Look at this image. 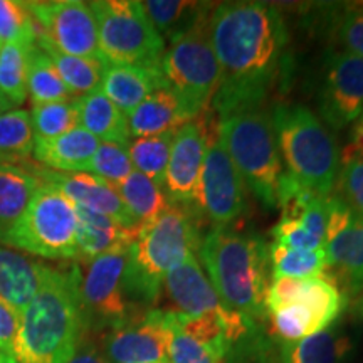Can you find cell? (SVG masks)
I'll list each match as a JSON object with an SVG mask.
<instances>
[{"instance_id":"cell-5","label":"cell","mask_w":363,"mask_h":363,"mask_svg":"<svg viewBox=\"0 0 363 363\" xmlns=\"http://www.w3.org/2000/svg\"><path fill=\"white\" fill-rule=\"evenodd\" d=\"M272 126L288 174L320 197L333 194L342 160L320 118L303 104H281L272 113Z\"/></svg>"},{"instance_id":"cell-48","label":"cell","mask_w":363,"mask_h":363,"mask_svg":"<svg viewBox=\"0 0 363 363\" xmlns=\"http://www.w3.org/2000/svg\"><path fill=\"white\" fill-rule=\"evenodd\" d=\"M11 110H12L11 104H9L7 99L4 98L2 94H0V115H4V113H7V111H11Z\"/></svg>"},{"instance_id":"cell-30","label":"cell","mask_w":363,"mask_h":363,"mask_svg":"<svg viewBox=\"0 0 363 363\" xmlns=\"http://www.w3.org/2000/svg\"><path fill=\"white\" fill-rule=\"evenodd\" d=\"M27 96L33 106L74 99L51 59L35 43L30 45L27 61Z\"/></svg>"},{"instance_id":"cell-2","label":"cell","mask_w":363,"mask_h":363,"mask_svg":"<svg viewBox=\"0 0 363 363\" xmlns=\"http://www.w3.org/2000/svg\"><path fill=\"white\" fill-rule=\"evenodd\" d=\"M81 269L49 267L33 301L19 315L13 358L19 363H67L86 330L81 306Z\"/></svg>"},{"instance_id":"cell-26","label":"cell","mask_w":363,"mask_h":363,"mask_svg":"<svg viewBox=\"0 0 363 363\" xmlns=\"http://www.w3.org/2000/svg\"><path fill=\"white\" fill-rule=\"evenodd\" d=\"M352 350V343L338 326L318 331L298 342L281 345V363H343Z\"/></svg>"},{"instance_id":"cell-38","label":"cell","mask_w":363,"mask_h":363,"mask_svg":"<svg viewBox=\"0 0 363 363\" xmlns=\"http://www.w3.org/2000/svg\"><path fill=\"white\" fill-rule=\"evenodd\" d=\"M86 172L110 182L111 185L118 187L133 172V163H131L128 147L118 143L101 142L96 153L91 158Z\"/></svg>"},{"instance_id":"cell-1","label":"cell","mask_w":363,"mask_h":363,"mask_svg":"<svg viewBox=\"0 0 363 363\" xmlns=\"http://www.w3.org/2000/svg\"><path fill=\"white\" fill-rule=\"evenodd\" d=\"M208 39L220 66L219 118L261 108L288 43L281 12L266 2L219 4L208 17Z\"/></svg>"},{"instance_id":"cell-13","label":"cell","mask_w":363,"mask_h":363,"mask_svg":"<svg viewBox=\"0 0 363 363\" xmlns=\"http://www.w3.org/2000/svg\"><path fill=\"white\" fill-rule=\"evenodd\" d=\"M320 115L331 130H342L363 113V57L333 52L326 59L318 94Z\"/></svg>"},{"instance_id":"cell-44","label":"cell","mask_w":363,"mask_h":363,"mask_svg":"<svg viewBox=\"0 0 363 363\" xmlns=\"http://www.w3.org/2000/svg\"><path fill=\"white\" fill-rule=\"evenodd\" d=\"M355 219L348 207L340 201L337 195H328V220H326V234H325V246L342 234L345 229H348Z\"/></svg>"},{"instance_id":"cell-7","label":"cell","mask_w":363,"mask_h":363,"mask_svg":"<svg viewBox=\"0 0 363 363\" xmlns=\"http://www.w3.org/2000/svg\"><path fill=\"white\" fill-rule=\"evenodd\" d=\"M98 26V43L108 66H158L165 39L136 0L88 2Z\"/></svg>"},{"instance_id":"cell-29","label":"cell","mask_w":363,"mask_h":363,"mask_svg":"<svg viewBox=\"0 0 363 363\" xmlns=\"http://www.w3.org/2000/svg\"><path fill=\"white\" fill-rule=\"evenodd\" d=\"M35 44L51 59L54 67L57 69L59 76L65 81L72 96L81 98L99 88L104 67L108 66L106 62L99 61V59L78 57L71 56V54H65L57 51L51 43L39 38V35H35Z\"/></svg>"},{"instance_id":"cell-33","label":"cell","mask_w":363,"mask_h":363,"mask_svg":"<svg viewBox=\"0 0 363 363\" xmlns=\"http://www.w3.org/2000/svg\"><path fill=\"white\" fill-rule=\"evenodd\" d=\"M267 316L271 318L272 333L284 342H298L331 326L325 316L303 301L289 303L288 306L272 311Z\"/></svg>"},{"instance_id":"cell-34","label":"cell","mask_w":363,"mask_h":363,"mask_svg":"<svg viewBox=\"0 0 363 363\" xmlns=\"http://www.w3.org/2000/svg\"><path fill=\"white\" fill-rule=\"evenodd\" d=\"M33 44L9 43L0 45V94L12 108L21 106L27 99V61Z\"/></svg>"},{"instance_id":"cell-20","label":"cell","mask_w":363,"mask_h":363,"mask_svg":"<svg viewBox=\"0 0 363 363\" xmlns=\"http://www.w3.org/2000/svg\"><path fill=\"white\" fill-rule=\"evenodd\" d=\"M325 279L343 294H358L363 289V224H353L325 246Z\"/></svg>"},{"instance_id":"cell-16","label":"cell","mask_w":363,"mask_h":363,"mask_svg":"<svg viewBox=\"0 0 363 363\" xmlns=\"http://www.w3.org/2000/svg\"><path fill=\"white\" fill-rule=\"evenodd\" d=\"M207 121L208 116H202L201 113L175 131L163 184L170 203L195 207L199 179L207 150Z\"/></svg>"},{"instance_id":"cell-27","label":"cell","mask_w":363,"mask_h":363,"mask_svg":"<svg viewBox=\"0 0 363 363\" xmlns=\"http://www.w3.org/2000/svg\"><path fill=\"white\" fill-rule=\"evenodd\" d=\"M142 4L158 34L169 40H174L201 22L208 21L214 9L211 4L184 0H148Z\"/></svg>"},{"instance_id":"cell-49","label":"cell","mask_w":363,"mask_h":363,"mask_svg":"<svg viewBox=\"0 0 363 363\" xmlns=\"http://www.w3.org/2000/svg\"><path fill=\"white\" fill-rule=\"evenodd\" d=\"M0 363H19V362H17L13 357L7 355V353L0 352Z\"/></svg>"},{"instance_id":"cell-21","label":"cell","mask_w":363,"mask_h":363,"mask_svg":"<svg viewBox=\"0 0 363 363\" xmlns=\"http://www.w3.org/2000/svg\"><path fill=\"white\" fill-rule=\"evenodd\" d=\"M99 88L126 116L150 94L165 88L158 66H106Z\"/></svg>"},{"instance_id":"cell-8","label":"cell","mask_w":363,"mask_h":363,"mask_svg":"<svg viewBox=\"0 0 363 363\" xmlns=\"http://www.w3.org/2000/svg\"><path fill=\"white\" fill-rule=\"evenodd\" d=\"M158 69L165 88L185 104L190 115H201L220 83V66L208 39V21L170 40Z\"/></svg>"},{"instance_id":"cell-15","label":"cell","mask_w":363,"mask_h":363,"mask_svg":"<svg viewBox=\"0 0 363 363\" xmlns=\"http://www.w3.org/2000/svg\"><path fill=\"white\" fill-rule=\"evenodd\" d=\"M39 179L40 184L57 189L74 206L89 208L115 219L126 229L140 233V225L130 216L115 185L88 172H56L38 165H22Z\"/></svg>"},{"instance_id":"cell-50","label":"cell","mask_w":363,"mask_h":363,"mask_svg":"<svg viewBox=\"0 0 363 363\" xmlns=\"http://www.w3.org/2000/svg\"><path fill=\"white\" fill-rule=\"evenodd\" d=\"M357 311H358V315H360V316H363V296L360 298V301H358Z\"/></svg>"},{"instance_id":"cell-31","label":"cell","mask_w":363,"mask_h":363,"mask_svg":"<svg viewBox=\"0 0 363 363\" xmlns=\"http://www.w3.org/2000/svg\"><path fill=\"white\" fill-rule=\"evenodd\" d=\"M34 152V131L30 113L11 110L0 115V163L26 165Z\"/></svg>"},{"instance_id":"cell-23","label":"cell","mask_w":363,"mask_h":363,"mask_svg":"<svg viewBox=\"0 0 363 363\" xmlns=\"http://www.w3.org/2000/svg\"><path fill=\"white\" fill-rule=\"evenodd\" d=\"M99 143L101 142L96 136L78 126L57 138L34 142L33 157L44 169L56 172H86Z\"/></svg>"},{"instance_id":"cell-46","label":"cell","mask_w":363,"mask_h":363,"mask_svg":"<svg viewBox=\"0 0 363 363\" xmlns=\"http://www.w3.org/2000/svg\"><path fill=\"white\" fill-rule=\"evenodd\" d=\"M340 160H342V165L353 160H363V115H360L355 125H353L350 142L340 153Z\"/></svg>"},{"instance_id":"cell-10","label":"cell","mask_w":363,"mask_h":363,"mask_svg":"<svg viewBox=\"0 0 363 363\" xmlns=\"http://www.w3.org/2000/svg\"><path fill=\"white\" fill-rule=\"evenodd\" d=\"M195 207L214 225H230L246 208V184L222 143L219 121L211 120V116Z\"/></svg>"},{"instance_id":"cell-39","label":"cell","mask_w":363,"mask_h":363,"mask_svg":"<svg viewBox=\"0 0 363 363\" xmlns=\"http://www.w3.org/2000/svg\"><path fill=\"white\" fill-rule=\"evenodd\" d=\"M318 197L320 195L311 192L301 182L286 172L281 175L278 185V206L281 207L279 220L299 222Z\"/></svg>"},{"instance_id":"cell-42","label":"cell","mask_w":363,"mask_h":363,"mask_svg":"<svg viewBox=\"0 0 363 363\" xmlns=\"http://www.w3.org/2000/svg\"><path fill=\"white\" fill-rule=\"evenodd\" d=\"M333 35L342 52L363 57V6L345 7L335 21Z\"/></svg>"},{"instance_id":"cell-11","label":"cell","mask_w":363,"mask_h":363,"mask_svg":"<svg viewBox=\"0 0 363 363\" xmlns=\"http://www.w3.org/2000/svg\"><path fill=\"white\" fill-rule=\"evenodd\" d=\"M126 252L104 254L86 264L79 286L86 328L115 330L135 320L125 291Z\"/></svg>"},{"instance_id":"cell-19","label":"cell","mask_w":363,"mask_h":363,"mask_svg":"<svg viewBox=\"0 0 363 363\" xmlns=\"http://www.w3.org/2000/svg\"><path fill=\"white\" fill-rule=\"evenodd\" d=\"M49 267L16 249L0 246V299L21 315L39 291Z\"/></svg>"},{"instance_id":"cell-51","label":"cell","mask_w":363,"mask_h":363,"mask_svg":"<svg viewBox=\"0 0 363 363\" xmlns=\"http://www.w3.org/2000/svg\"><path fill=\"white\" fill-rule=\"evenodd\" d=\"M362 115H363V113H362Z\"/></svg>"},{"instance_id":"cell-6","label":"cell","mask_w":363,"mask_h":363,"mask_svg":"<svg viewBox=\"0 0 363 363\" xmlns=\"http://www.w3.org/2000/svg\"><path fill=\"white\" fill-rule=\"evenodd\" d=\"M224 147L244 184L266 208L278 206L281 165L272 118L262 108H252L219 118Z\"/></svg>"},{"instance_id":"cell-40","label":"cell","mask_w":363,"mask_h":363,"mask_svg":"<svg viewBox=\"0 0 363 363\" xmlns=\"http://www.w3.org/2000/svg\"><path fill=\"white\" fill-rule=\"evenodd\" d=\"M169 363H227L225 357L206 345L195 342L177 328L175 311H172V335L169 345Z\"/></svg>"},{"instance_id":"cell-12","label":"cell","mask_w":363,"mask_h":363,"mask_svg":"<svg viewBox=\"0 0 363 363\" xmlns=\"http://www.w3.org/2000/svg\"><path fill=\"white\" fill-rule=\"evenodd\" d=\"M38 34L57 51L78 57L103 61L98 43V26L88 2L81 0H49L27 2ZM104 62V61H103Z\"/></svg>"},{"instance_id":"cell-35","label":"cell","mask_w":363,"mask_h":363,"mask_svg":"<svg viewBox=\"0 0 363 363\" xmlns=\"http://www.w3.org/2000/svg\"><path fill=\"white\" fill-rule=\"evenodd\" d=\"M269 259L274 279L325 278V249H315V251H294V249L283 247L279 246V244L272 242L269 244Z\"/></svg>"},{"instance_id":"cell-45","label":"cell","mask_w":363,"mask_h":363,"mask_svg":"<svg viewBox=\"0 0 363 363\" xmlns=\"http://www.w3.org/2000/svg\"><path fill=\"white\" fill-rule=\"evenodd\" d=\"M17 330H19V315L0 299V352L13 357Z\"/></svg>"},{"instance_id":"cell-18","label":"cell","mask_w":363,"mask_h":363,"mask_svg":"<svg viewBox=\"0 0 363 363\" xmlns=\"http://www.w3.org/2000/svg\"><path fill=\"white\" fill-rule=\"evenodd\" d=\"M78 234H76V259L89 262L99 256L118 251H128L140 233L118 224L111 217L76 206Z\"/></svg>"},{"instance_id":"cell-28","label":"cell","mask_w":363,"mask_h":363,"mask_svg":"<svg viewBox=\"0 0 363 363\" xmlns=\"http://www.w3.org/2000/svg\"><path fill=\"white\" fill-rule=\"evenodd\" d=\"M116 189L140 229L155 222L172 206L165 190L136 170L131 172L128 179L121 182Z\"/></svg>"},{"instance_id":"cell-36","label":"cell","mask_w":363,"mask_h":363,"mask_svg":"<svg viewBox=\"0 0 363 363\" xmlns=\"http://www.w3.org/2000/svg\"><path fill=\"white\" fill-rule=\"evenodd\" d=\"M33 121L34 142L38 140H51L67 133L79 126L78 98L69 101L45 103L33 106L30 111Z\"/></svg>"},{"instance_id":"cell-14","label":"cell","mask_w":363,"mask_h":363,"mask_svg":"<svg viewBox=\"0 0 363 363\" xmlns=\"http://www.w3.org/2000/svg\"><path fill=\"white\" fill-rule=\"evenodd\" d=\"M172 311L150 310L111 330L104 352L111 363H169Z\"/></svg>"},{"instance_id":"cell-37","label":"cell","mask_w":363,"mask_h":363,"mask_svg":"<svg viewBox=\"0 0 363 363\" xmlns=\"http://www.w3.org/2000/svg\"><path fill=\"white\" fill-rule=\"evenodd\" d=\"M38 24L27 2L0 0V45L9 43H35Z\"/></svg>"},{"instance_id":"cell-17","label":"cell","mask_w":363,"mask_h":363,"mask_svg":"<svg viewBox=\"0 0 363 363\" xmlns=\"http://www.w3.org/2000/svg\"><path fill=\"white\" fill-rule=\"evenodd\" d=\"M169 294L179 313L189 316L206 315L212 311H222L224 305L212 288L211 281L203 274L197 256H190L182 264L169 271L163 279Z\"/></svg>"},{"instance_id":"cell-25","label":"cell","mask_w":363,"mask_h":363,"mask_svg":"<svg viewBox=\"0 0 363 363\" xmlns=\"http://www.w3.org/2000/svg\"><path fill=\"white\" fill-rule=\"evenodd\" d=\"M40 182L22 165L0 163V242L19 224Z\"/></svg>"},{"instance_id":"cell-43","label":"cell","mask_w":363,"mask_h":363,"mask_svg":"<svg viewBox=\"0 0 363 363\" xmlns=\"http://www.w3.org/2000/svg\"><path fill=\"white\" fill-rule=\"evenodd\" d=\"M272 242L279 246L294 249V251H315V249H325L323 242L315 235L308 233L299 222H283L272 229Z\"/></svg>"},{"instance_id":"cell-32","label":"cell","mask_w":363,"mask_h":363,"mask_svg":"<svg viewBox=\"0 0 363 363\" xmlns=\"http://www.w3.org/2000/svg\"><path fill=\"white\" fill-rule=\"evenodd\" d=\"M174 135L175 131H167L162 135L135 138L128 145L131 163H133L136 172L152 179L162 189L165 184Z\"/></svg>"},{"instance_id":"cell-22","label":"cell","mask_w":363,"mask_h":363,"mask_svg":"<svg viewBox=\"0 0 363 363\" xmlns=\"http://www.w3.org/2000/svg\"><path fill=\"white\" fill-rule=\"evenodd\" d=\"M130 135L135 138L177 131L194 120L185 104L169 88H162L138 104L128 116Z\"/></svg>"},{"instance_id":"cell-9","label":"cell","mask_w":363,"mask_h":363,"mask_svg":"<svg viewBox=\"0 0 363 363\" xmlns=\"http://www.w3.org/2000/svg\"><path fill=\"white\" fill-rule=\"evenodd\" d=\"M76 234L74 203L57 189L40 184L19 224L2 244L45 259H76Z\"/></svg>"},{"instance_id":"cell-3","label":"cell","mask_w":363,"mask_h":363,"mask_svg":"<svg viewBox=\"0 0 363 363\" xmlns=\"http://www.w3.org/2000/svg\"><path fill=\"white\" fill-rule=\"evenodd\" d=\"M199 256L222 305L254 321L266 316L272 271L264 239L230 225H214L201 240Z\"/></svg>"},{"instance_id":"cell-24","label":"cell","mask_w":363,"mask_h":363,"mask_svg":"<svg viewBox=\"0 0 363 363\" xmlns=\"http://www.w3.org/2000/svg\"><path fill=\"white\" fill-rule=\"evenodd\" d=\"M79 126L94 135L99 142H110L128 147L131 135L128 118L116 108L101 88L78 98Z\"/></svg>"},{"instance_id":"cell-41","label":"cell","mask_w":363,"mask_h":363,"mask_svg":"<svg viewBox=\"0 0 363 363\" xmlns=\"http://www.w3.org/2000/svg\"><path fill=\"white\" fill-rule=\"evenodd\" d=\"M337 184V197L348 207L355 222L363 224V160L343 163Z\"/></svg>"},{"instance_id":"cell-47","label":"cell","mask_w":363,"mask_h":363,"mask_svg":"<svg viewBox=\"0 0 363 363\" xmlns=\"http://www.w3.org/2000/svg\"><path fill=\"white\" fill-rule=\"evenodd\" d=\"M67 363H110V362H108L106 358H104L101 353L93 347V345L81 342L78 350H76V353Z\"/></svg>"},{"instance_id":"cell-4","label":"cell","mask_w":363,"mask_h":363,"mask_svg":"<svg viewBox=\"0 0 363 363\" xmlns=\"http://www.w3.org/2000/svg\"><path fill=\"white\" fill-rule=\"evenodd\" d=\"M201 247L199 211L172 203L155 222L143 227L126 252L125 291L130 301L152 305L169 271Z\"/></svg>"}]
</instances>
